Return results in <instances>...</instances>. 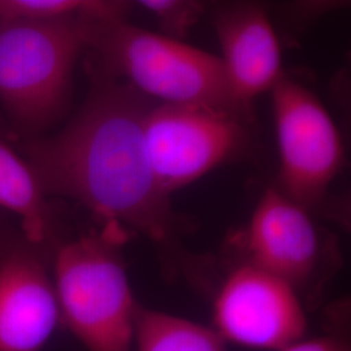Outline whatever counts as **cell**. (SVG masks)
Listing matches in <instances>:
<instances>
[{
	"instance_id": "cell-1",
	"label": "cell",
	"mask_w": 351,
	"mask_h": 351,
	"mask_svg": "<svg viewBox=\"0 0 351 351\" xmlns=\"http://www.w3.org/2000/svg\"><path fill=\"white\" fill-rule=\"evenodd\" d=\"M151 101L103 75L63 130L26 147L45 194L81 203L106 224L146 237L176 274L189 254L186 226L151 169L143 119Z\"/></svg>"
},
{
	"instance_id": "cell-2",
	"label": "cell",
	"mask_w": 351,
	"mask_h": 351,
	"mask_svg": "<svg viewBox=\"0 0 351 351\" xmlns=\"http://www.w3.org/2000/svg\"><path fill=\"white\" fill-rule=\"evenodd\" d=\"M126 234L106 224L64 242L53 254L60 324L88 351H133L139 304L121 256Z\"/></svg>"
},
{
	"instance_id": "cell-3",
	"label": "cell",
	"mask_w": 351,
	"mask_h": 351,
	"mask_svg": "<svg viewBox=\"0 0 351 351\" xmlns=\"http://www.w3.org/2000/svg\"><path fill=\"white\" fill-rule=\"evenodd\" d=\"M88 49L101 59L104 75L124 82L147 99L201 104L239 117L224 66L216 55L126 20L91 21Z\"/></svg>"
},
{
	"instance_id": "cell-4",
	"label": "cell",
	"mask_w": 351,
	"mask_h": 351,
	"mask_svg": "<svg viewBox=\"0 0 351 351\" xmlns=\"http://www.w3.org/2000/svg\"><path fill=\"white\" fill-rule=\"evenodd\" d=\"M94 20L0 23V103L27 130L55 123Z\"/></svg>"
},
{
	"instance_id": "cell-5",
	"label": "cell",
	"mask_w": 351,
	"mask_h": 351,
	"mask_svg": "<svg viewBox=\"0 0 351 351\" xmlns=\"http://www.w3.org/2000/svg\"><path fill=\"white\" fill-rule=\"evenodd\" d=\"M245 121L201 104L151 101L143 138L154 176L168 195L250 147Z\"/></svg>"
},
{
	"instance_id": "cell-6",
	"label": "cell",
	"mask_w": 351,
	"mask_h": 351,
	"mask_svg": "<svg viewBox=\"0 0 351 351\" xmlns=\"http://www.w3.org/2000/svg\"><path fill=\"white\" fill-rule=\"evenodd\" d=\"M271 95L280 155L277 189L308 210L342 167V141L326 107L300 82L282 75Z\"/></svg>"
},
{
	"instance_id": "cell-7",
	"label": "cell",
	"mask_w": 351,
	"mask_h": 351,
	"mask_svg": "<svg viewBox=\"0 0 351 351\" xmlns=\"http://www.w3.org/2000/svg\"><path fill=\"white\" fill-rule=\"evenodd\" d=\"M213 324L224 341L277 351L302 339L307 319L294 289L245 262L229 274L216 294Z\"/></svg>"
},
{
	"instance_id": "cell-8",
	"label": "cell",
	"mask_w": 351,
	"mask_h": 351,
	"mask_svg": "<svg viewBox=\"0 0 351 351\" xmlns=\"http://www.w3.org/2000/svg\"><path fill=\"white\" fill-rule=\"evenodd\" d=\"M246 263L285 281L298 295L314 293L324 245L308 210L277 188L267 189L243 236Z\"/></svg>"
},
{
	"instance_id": "cell-9",
	"label": "cell",
	"mask_w": 351,
	"mask_h": 351,
	"mask_svg": "<svg viewBox=\"0 0 351 351\" xmlns=\"http://www.w3.org/2000/svg\"><path fill=\"white\" fill-rule=\"evenodd\" d=\"M59 324L45 249L0 237V351H40Z\"/></svg>"
},
{
	"instance_id": "cell-10",
	"label": "cell",
	"mask_w": 351,
	"mask_h": 351,
	"mask_svg": "<svg viewBox=\"0 0 351 351\" xmlns=\"http://www.w3.org/2000/svg\"><path fill=\"white\" fill-rule=\"evenodd\" d=\"M213 25L221 47L220 60L236 112L251 117L252 101L271 91L282 77L281 52L275 29L262 5L232 3L213 11Z\"/></svg>"
},
{
	"instance_id": "cell-11",
	"label": "cell",
	"mask_w": 351,
	"mask_h": 351,
	"mask_svg": "<svg viewBox=\"0 0 351 351\" xmlns=\"http://www.w3.org/2000/svg\"><path fill=\"white\" fill-rule=\"evenodd\" d=\"M0 207L20 221L21 236L46 249L52 241V213L37 176L0 137Z\"/></svg>"
},
{
	"instance_id": "cell-12",
	"label": "cell",
	"mask_w": 351,
	"mask_h": 351,
	"mask_svg": "<svg viewBox=\"0 0 351 351\" xmlns=\"http://www.w3.org/2000/svg\"><path fill=\"white\" fill-rule=\"evenodd\" d=\"M133 351H226L213 328L138 306Z\"/></svg>"
},
{
	"instance_id": "cell-13",
	"label": "cell",
	"mask_w": 351,
	"mask_h": 351,
	"mask_svg": "<svg viewBox=\"0 0 351 351\" xmlns=\"http://www.w3.org/2000/svg\"><path fill=\"white\" fill-rule=\"evenodd\" d=\"M130 5L111 0H0V23L125 20Z\"/></svg>"
},
{
	"instance_id": "cell-14",
	"label": "cell",
	"mask_w": 351,
	"mask_h": 351,
	"mask_svg": "<svg viewBox=\"0 0 351 351\" xmlns=\"http://www.w3.org/2000/svg\"><path fill=\"white\" fill-rule=\"evenodd\" d=\"M138 5L163 27L164 36L175 39L185 36L201 20L206 10L203 3L186 0H145L139 1Z\"/></svg>"
},
{
	"instance_id": "cell-15",
	"label": "cell",
	"mask_w": 351,
	"mask_h": 351,
	"mask_svg": "<svg viewBox=\"0 0 351 351\" xmlns=\"http://www.w3.org/2000/svg\"><path fill=\"white\" fill-rule=\"evenodd\" d=\"M277 351H351V349L346 339L329 335L317 339H300Z\"/></svg>"
}]
</instances>
